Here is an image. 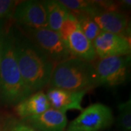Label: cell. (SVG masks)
I'll return each mask as SVG.
<instances>
[{"mask_svg":"<svg viewBox=\"0 0 131 131\" xmlns=\"http://www.w3.org/2000/svg\"><path fill=\"white\" fill-rule=\"evenodd\" d=\"M74 16L78 21L81 31L84 34V36L93 43L95 39L101 34V30L93 20L88 15H76Z\"/></svg>","mask_w":131,"mask_h":131,"instance_id":"cell-15","label":"cell"},{"mask_svg":"<svg viewBox=\"0 0 131 131\" xmlns=\"http://www.w3.org/2000/svg\"><path fill=\"white\" fill-rule=\"evenodd\" d=\"M16 25L55 64L71 57L58 32L49 28H33L18 24Z\"/></svg>","mask_w":131,"mask_h":131,"instance_id":"cell-4","label":"cell"},{"mask_svg":"<svg viewBox=\"0 0 131 131\" xmlns=\"http://www.w3.org/2000/svg\"><path fill=\"white\" fill-rule=\"evenodd\" d=\"M86 93L87 92H74L50 87L46 95L50 107L66 114L70 110L82 112V102Z\"/></svg>","mask_w":131,"mask_h":131,"instance_id":"cell-11","label":"cell"},{"mask_svg":"<svg viewBox=\"0 0 131 131\" xmlns=\"http://www.w3.org/2000/svg\"><path fill=\"white\" fill-rule=\"evenodd\" d=\"M5 120L2 121L0 119V131H5Z\"/></svg>","mask_w":131,"mask_h":131,"instance_id":"cell-20","label":"cell"},{"mask_svg":"<svg viewBox=\"0 0 131 131\" xmlns=\"http://www.w3.org/2000/svg\"><path fill=\"white\" fill-rule=\"evenodd\" d=\"M15 53L25 83L34 93L49 84L55 63L42 52L19 27L12 25Z\"/></svg>","mask_w":131,"mask_h":131,"instance_id":"cell-1","label":"cell"},{"mask_svg":"<svg viewBox=\"0 0 131 131\" xmlns=\"http://www.w3.org/2000/svg\"><path fill=\"white\" fill-rule=\"evenodd\" d=\"M113 122L111 108L103 103H93L83 109L65 131H102L111 126Z\"/></svg>","mask_w":131,"mask_h":131,"instance_id":"cell-7","label":"cell"},{"mask_svg":"<svg viewBox=\"0 0 131 131\" xmlns=\"http://www.w3.org/2000/svg\"><path fill=\"white\" fill-rule=\"evenodd\" d=\"M117 126L121 131H131V100L118 105Z\"/></svg>","mask_w":131,"mask_h":131,"instance_id":"cell-16","label":"cell"},{"mask_svg":"<svg viewBox=\"0 0 131 131\" xmlns=\"http://www.w3.org/2000/svg\"><path fill=\"white\" fill-rule=\"evenodd\" d=\"M90 18L101 31L112 33L130 39V26L128 17L122 12L99 9Z\"/></svg>","mask_w":131,"mask_h":131,"instance_id":"cell-10","label":"cell"},{"mask_svg":"<svg viewBox=\"0 0 131 131\" xmlns=\"http://www.w3.org/2000/svg\"><path fill=\"white\" fill-rule=\"evenodd\" d=\"M50 108L46 94L38 91L15 106L14 111L19 119L24 120L28 117L37 116Z\"/></svg>","mask_w":131,"mask_h":131,"instance_id":"cell-13","label":"cell"},{"mask_svg":"<svg viewBox=\"0 0 131 131\" xmlns=\"http://www.w3.org/2000/svg\"><path fill=\"white\" fill-rule=\"evenodd\" d=\"M5 131H38L22 121L9 117L5 120Z\"/></svg>","mask_w":131,"mask_h":131,"instance_id":"cell-17","label":"cell"},{"mask_svg":"<svg viewBox=\"0 0 131 131\" xmlns=\"http://www.w3.org/2000/svg\"><path fill=\"white\" fill-rule=\"evenodd\" d=\"M9 20V19H0V63H1L2 49V45H3V41H4L5 34Z\"/></svg>","mask_w":131,"mask_h":131,"instance_id":"cell-19","label":"cell"},{"mask_svg":"<svg viewBox=\"0 0 131 131\" xmlns=\"http://www.w3.org/2000/svg\"><path fill=\"white\" fill-rule=\"evenodd\" d=\"M44 2L47 8L48 27L52 31L58 32L70 12L58 0H47Z\"/></svg>","mask_w":131,"mask_h":131,"instance_id":"cell-14","label":"cell"},{"mask_svg":"<svg viewBox=\"0 0 131 131\" xmlns=\"http://www.w3.org/2000/svg\"><path fill=\"white\" fill-rule=\"evenodd\" d=\"M49 84L74 92H88L98 87L93 63L71 57L55 65Z\"/></svg>","mask_w":131,"mask_h":131,"instance_id":"cell-3","label":"cell"},{"mask_svg":"<svg viewBox=\"0 0 131 131\" xmlns=\"http://www.w3.org/2000/svg\"><path fill=\"white\" fill-rule=\"evenodd\" d=\"M130 56L100 59L94 65L98 86L114 88L125 84L129 75Z\"/></svg>","mask_w":131,"mask_h":131,"instance_id":"cell-6","label":"cell"},{"mask_svg":"<svg viewBox=\"0 0 131 131\" xmlns=\"http://www.w3.org/2000/svg\"><path fill=\"white\" fill-rule=\"evenodd\" d=\"M12 18L16 24L29 28H49L47 8L44 1L26 0L18 2Z\"/></svg>","mask_w":131,"mask_h":131,"instance_id":"cell-8","label":"cell"},{"mask_svg":"<svg viewBox=\"0 0 131 131\" xmlns=\"http://www.w3.org/2000/svg\"><path fill=\"white\" fill-rule=\"evenodd\" d=\"M93 45L95 54L100 59L130 55V39L112 33L101 31L95 39Z\"/></svg>","mask_w":131,"mask_h":131,"instance_id":"cell-9","label":"cell"},{"mask_svg":"<svg viewBox=\"0 0 131 131\" xmlns=\"http://www.w3.org/2000/svg\"><path fill=\"white\" fill-rule=\"evenodd\" d=\"M12 25L9 21L3 41L0 63V101L8 106H15L33 94L25 83L17 63Z\"/></svg>","mask_w":131,"mask_h":131,"instance_id":"cell-2","label":"cell"},{"mask_svg":"<svg viewBox=\"0 0 131 131\" xmlns=\"http://www.w3.org/2000/svg\"><path fill=\"white\" fill-rule=\"evenodd\" d=\"M58 33L71 57L90 63L96 60L93 43L81 31L77 20L71 13L63 23Z\"/></svg>","mask_w":131,"mask_h":131,"instance_id":"cell-5","label":"cell"},{"mask_svg":"<svg viewBox=\"0 0 131 131\" xmlns=\"http://www.w3.org/2000/svg\"><path fill=\"white\" fill-rule=\"evenodd\" d=\"M16 1L0 0V19H10L17 5Z\"/></svg>","mask_w":131,"mask_h":131,"instance_id":"cell-18","label":"cell"},{"mask_svg":"<svg viewBox=\"0 0 131 131\" xmlns=\"http://www.w3.org/2000/svg\"><path fill=\"white\" fill-rule=\"evenodd\" d=\"M38 131H65L67 127V117L65 113L50 108L37 116L22 120Z\"/></svg>","mask_w":131,"mask_h":131,"instance_id":"cell-12","label":"cell"}]
</instances>
